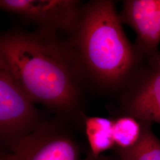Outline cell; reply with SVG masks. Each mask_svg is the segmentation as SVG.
Returning a JSON list of instances; mask_svg holds the SVG:
<instances>
[{"instance_id": "6da1fadb", "label": "cell", "mask_w": 160, "mask_h": 160, "mask_svg": "<svg viewBox=\"0 0 160 160\" xmlns=\"http://www.w3.org/2000/svg\"><path fill=\"white\" fill-rule=\"evenodd\" d=\"M55 36L8 31L1 36L0 57L34 103L43 104L58 117L74 120L83 114V75L71 43H63Z\"/></svg>"}, {"instance_id": "7a4b0ae2", "label": "cell", "mask_w": 160, "mask_h": 160, "mask_svg": "<svg viewBox=\"0 0 160 160\" xmlns=\"http://www.w3.org/2000/svg\"><path fill=\"white\" fill-rule=\"evenodd\" d=\"M70 43L83 77L106 92H119L145 58L127 38L110 0L92 1L83 7Z\"/></svg>"}, {"instance_id": "3957f363", "label": "cell", "mask_w": 160, "mask_h": 160, "mask_svg": "<svg viewBox=\"0 0 160 160\" xmlns=\"http://www.w3.org/2000/svg\"><path fill=\"white\" fill-rule=\"evenodd\" d=\"M43 122L34 102L0 57V142L3 151L12 150Z\"/></svg>"}, {"instance_id": "277c9868", "label": "cell", "mask_w": 160, "mask_h": 160, "mask_svg": "<svg viewBox=\"0 0 160 160\" xmlns=\"http://www.w3.org/2000/svg\"><path fill=\"white\" fill-rule=\"evenodd\" d=\"M71 119L60 118L43 121L12 151H1L0 160H84L83 149Z\"/></svg>"}, {"instance_id": "5b68a950", "label": "cell", "mask_w": 160, "mask_h": 160, "mask_svg": "<svg viewBox=\"0 0 160 160\" xmlns=\"http://www.w3.org/2000/svg\"><path fill=\"white\" fill-rule=\"evenodd\" d=\"M113 113L141 122L160 124V51L145 57L120 91Z\"/></svg>"}, {"instance_id": "8992f818", "label": "cell", "mask_w": 160, "mask_h": 160, "mask_svg": "<svg viewBox=\"0 0 160 160\" xmlns=\"http://www.w3.org/2000/svg\"><path fill=\"white\" fill-rule=\"evenodd\" d=\"M76 0H1L0 7L38 26L39 31L56 34L57 31L74 33L82 8Z\"/></svg>"}, {"instance_id": "52a82bcc", "label": "cell", "mask_w": 160, "mask_h": 160, "mask_svg": "<svg viewBox=\"0 0 160 160\" xmlns=\"http://www.w3.org/2000/svg\"><path fill=\"white\" fill-rule=\"evenodd\" d=\"M122 23L135 30V45L143 57L158 51L160 42V0H126L119 14Z\"/></svg>"}, {"instance_id": "ba28073f", "label": "cell", "mask_w": 160, "mask_h": 160, "mask_svg": "<svg viewBox=\"0 0 160 160\" xmlns=\"http://www.w3.org/2000/svg\"><path fill=\"white\" fill-rule=\"evenodd\" d=\"M139 122L142 130L137 142L128 148L114 147V160H160V140L151 129L152 123Z\"/></svg>"}, {"instance_id": "9c48e42d", "label": "cell", "mask_w": 160, "mask_h": 160, "mask_svg": "<svg viewBox=\"0 0 160 160\" xmlns=\"http://www.w3.org/2000/svg\"><path fill=\"white\" fill-rule=\"evenodd\" d=\"M113 120L100 117L86 118L85 131L90 151L98 156L113 148L114 142L112 128Z\"/></svg>"}, {"instance_id": "30bf717a", "label": "cell", "mask_w": 160, "mask_h": 160, "mask_svg": "<svg viewBox=\"0 0 160 160\" xmlns=\"http://www.w3.org/2000/svg\"><path fill=\"white\" fill-rule=\"evenodd\" d=\"M141 125L138 120L129 116H120L113 120L112 133L114 147L130 148L137 142L141 133Z\"/></svg>"}, {"instance_id": "8fae6325", "label": "cell", "mask_w": 160, "mask_h": 160, "mask_svg": "<svg viewBox=\"0 0 160 160\" xmlns=\"http://www.w3.org/2000/svg\"><path fill=\"white\" fill-rule=\"evenodd\" d=\"M84 160H114L108 157H106V156H104L102 155H99L98 156L96 155H94L92 154V152L89 151L88 154L86 155V158Z\"/></svg>"}]
</instances>
